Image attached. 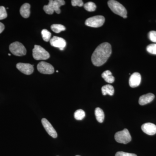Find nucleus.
I'll use <instances>...</instances> for the list:
<instances>
[{
    "label": "nucleus",
    "mask_w": 156,
    "mask_h": 156,
    "mask_svg": "<svg viewBox=\"0 0 156 156\" xmlns=\"http://www.w3.org/2000/svg\"><path fill=\"white\" fill-rule=\"evenodd\" d=\"M86 114L85 112L82 109H78L74 113L75 119L77 120H82L85 118Z\"/></svg>",
    "instance_id": "nucleus-22"
},
{
    "label": "nucleus",
    "mask_w": 156,
    "mask_h": 156,
    "mask_svg": "<svg viewBox=\"0 0 156 156\" xmlns=\"http://www.w3.org/2000/svg\"><path fill=\"white\" fill-rule=\"evenodd\" d=\"M147 50L148 53L156 55V44H151L147 47Z\"/></svg>",
    "instance_id": "nucleus-24"
},
{
    "label": "nucleus",
    "mask_w": 156,
    "mask_h": 156,
    "mask_svg": "<svg viewBox=\"0 0 156 156\" xmlns=\"http://www.w3.org/2000/svg\"><path fill=\"white\" fill-rule=\"evenodd\" d=\"M56 72L58 73V71H57V70L56 71Z\"/></svg>",
    "instance_id": "nucleus-32"
},
{
    "label": "nucleus",
    "mask_w": 156,
    "mask_h": 156,
    "mask_svg": "<svg viewBox=\"0 0 156 156\" xmlns=\"http://www.w3.org/2000/svg\"><path fill=\"white\" fill-rule=\"evenodd\" d=\"M95 115L98 122L102 123L105 119L104 113L100 108H97L95 110Z\"/></svg>",
    "instance_id": "nucleus-17"
},
{
    "label": "nucleus",
    "mask_w": 156,
    "mask_h": 156,
    "mask_svg": "<svg viewBox=\"0 0 156 156\" xmlns=\"http://www.w3.org/2000/svg\"><path fill=\"white\" fill-rule=\"evenodd\" d=\"M76 156H79V155H76Z\"/></svg>",
    "instance_id": "nucleus-33"
},
{
    "label": "nucleus",
    "mask_w": 156,
    "mask_h": 156,
    "mask_svg": "<svg viewBox=\"0 0 156 156\" xmlns=\"http://www.w3.org/2000/svg\"><path fill=\"white\" fill-rule=\"evenodd\" d=\"M71 3L72 6L74 7L77 6L82 7L84 5L83 2L82 0H72Z\"/></svg>",
    "instance_id": "nucleus-27"
},
{
    "label": "nucleus",
    "mask_w": 156,
    "mask_h": 156,
    "mask_svg": "<svg viewBox=\"0 0 156 156\" xmlns=\"http://www.w3.org/2000/svg\"><path fill=\"white\" fill-rule=\"evenodd\" d=\"M9 56H11V55L10 54H9Z\"/></svg>",
    "instance_id": "nucleus-31"
},
{
    "label": "nucleus",
    "mask_w": 156,
    "mask_h": 156,
    "mask_svg": "<svg viewBox=\"0 0 156 156\" xmlns=\"http://www.w3.org/2000/svg\"><path fill=\"white\" fill-rule=\"evenodd\" d=\"M30 5L28 3H25L23 4L20 9V14L23 17L25 18H27L30 15Z\"/></svg>",
    "instance_id": "nucleus-14"
},
{
    "label": "nucleus",
    "mask_w": 156,
    "mask_h": 156,
    "mask_svg": "<svg viewBox=\"0 0 156 156\" xmlns=\"http://www.w3.org/2000/svg\"><path fill=\"white\" fill-rule=\"evenodd\" d=\"M115 138L117 142L127 144L131 140V134L127 129L117 132L115 135Z\"/></svg>",
    "instance_id": "nucleus-6"
},
{
    "label": "nucleus",
    "mask_w": 156,
    "mask_h": 156,
    "mask_svg": "<svg viewBox=\"0 0 156 156\" xmlns=\"http://www.w3.org/2000/svg\"><path fill=\"white\" fill-rule=\"evenodd\" d=\"M8 16L6 9L4 6H0V20L5 19Z\"/></svg>",
    "instance_id": "nucleus-25"
},
{
    "label": "nucleus",
    "mask_w": 156,
    "mask_h": 156,
    "mask_svg": "<svg viewBox=\"0 0 156 156\" xmlns=\"http://www.w3.org/2000/svg\"><path fill=\"white\" fill-rule=\"evenodd\" d=\"M65 2L63 0H55L53 2V5L54 7V11L57 14H60L61 10L59 9L61 6L64 5Z\"/></svg>",
    "instance_id": "nucleus-18"
},
{
    "label": "nucleus",
    "mask_w": 156,
    "mask_h": 156,
    "mask_svg": "<svg viewBox=\"0 0 156 156\" xmlns=\"http://www.w3.org/2000/svg\"><path fill=\"white\" fill-rule=\"evenodd\" d=\"M16 67L21 73L25 75H29L34 72V65L29 63H18Z\"/></svg>",
    "instance_id": "nucleus-9"
},
{
    "label": "nucleus",
    "mask_w": 156,
    "mask_h": 156,
    "mask_svg": "<svg viewBox=\"0 0 156 156\" xmlns=\"http://www.w3.org/2000/svg\"><path fill=\"white\" fill-rule=\"evenodd\" d=\"M9 50L15 56H21L26 54L27 50L24 46L19 42L12 43L9 46Z\"/></svg>",
    "instance_id": "nucleus-4"
},
{
    "label": "nucleus",
    "mask_w": 156,
    "mask_h": 156,
    "mask_svg": "<svg viewBox=\"0 0 156 156\" xmlns=\"http://www.w3.org/2000/svg\"><path fill=\"white\" fill-rule=\"evenodd\" d=\"M37 68L39 72L44 74H52L54 72V69L53 66L46 62L42 61L39 62Z\"/></svg>",
    "instance_id": "nucleus-7"
},
{
    "label": "nucleus",
    "mask_w": 156,
    "mask_h": 156,
    "mask_svg": "<svg viewBox=\"0 0 156 156\" xmlns=\"http://www.w3.org/2000/svg\"><path fill=\"white\" fill-rule=\"evenodd\" d=\"M141 129L145 134L153 135L156 134V126L151 123H146L141 126Z\"/></svg>",
    "instance_id": "nucleus-12"
},
{
    "label": "nucleus",
    "mask_w": 156,
    "mask_h": 156,
    "mask_svg": "<svg viewBox=\"0 0 156 156\" xmlns=\"http://www.w3.org/2000/svg\"><path fill=\"white\" fill-rule=\"evenodd\" d=\"M109 8L115 14L122 17L127 16V11L126 8L119 2L115 0H110L108 2Z\"/></svg>",
    "instance_id": "nucleus-2"
},
{
    "label": "nucleus",
    "mask_w": 156,
    "mask_h": 156,
    "mask_svg": "<svg viewBox=\"0 0 156 156\" xmlns=\"http://www.w3.org/2000/svg\"><path fill=\"white\" fill-rule=\"evenodd\" d=\"M123 18L126 19V18H127V16H125V17H123Z\"/></svg>",
    "instance_id": "nucleus-30"
},
{
    "label": "nucleus",
    "mask_w": 156,
    "mask_h": 156,
    "mask_svg": "<svg viewBox=\"0 0 156 156\" xmlns=\"http://www.w3.org/2000/svg\"><path fill=\"white\" fill-rule=\"evenodd\" d=\"M84 8L89 12H93L96 10V5L95 3L92 2H88L84 5Z\"/></svg>",
    "instance_id": "nucleus-21"
},
{
    "label": "nucleus",
    "mask_w": 156,
    "mask_h": 156,
    "mask_svg": "<svg viewBox=\"0 0 156 156\" xmlns=\"http://www.w3.org/2000/svg\"><path fill=\"white\" fill-rule=\"evenodd\" d=\"M115 156H137L134 154L124 152L123 151L118 152L116 154Z\"/></svg>",
    "instance_id": "nucleus-28"
},
{
    "label": "nucleus",
    "mask_w": 156,
    "mask_h": 156,
    "mask_svg": "<svg viewBox=\"0 0 156 156\" xmlns=\"http://www.w3.org/2000/svg\"><path fill=\"white\" fill-rule=\"evenodd\" d=\"M101 92L104 95H108L112 96L115 92L114 88L110 85H106L101 88Z\"/></svg>",
    "instance_id": "nucleus-16"
},
{
    "label": "nucleus",
    "mask_w": 156,
    "mask_h": 156,
    "mask_svg": "<svg viewBox=\"0 0 156 156\" xmlns=\"http://www.w3.org/2000/svg\"><path fill=\"white\" fill-rule=\"evenodd\" d=\"M41 122L42 125L48 134L53 138H56L57 136V132L50 122L46 119H42Z\"/></svg>",
    "instance_id": "nucleus-10"
},
{
    "label": "nucleus",
    "mask_w": 156,
    "mask_h": 156,
    "mask_svg": "<svg viewBox=\"0 0 156 156\" xmlns=\"http://www.w3.org/2000/svg\"><path fill=\"white\" fill-rule=\"evenodd\" d=\"M148 37L152 42L156 43V31H151L148 34Z\"/></svg>",
    "instance_id": "nucleus-26"
},
{
    "label": "nucleus",
    "mask_w": 156,
    "mask_h": 156,
    "mask_svg": "<svg viewBox=\"0 0 156 156\" xmlns=\"http://www.w3.org/2000/svg\"><path fill=\"white\" fill-rule=\"evenodd\" d=\"M141 75L139 73L136 72L131 75L129 79V83L132 88L138 87L141 82Z\"/></svg>",
    "instance_id": "nucleus-11"
},
{
    "label": "nucleus",
    "mask_w": 156,
    "mask_h": 156,
    "mask_svg": "<svg viewBox=\"0 0 156 156\" xmlns=\"http://www.w3.org/2000/svg\"><path fill=\"white\" fill-rule=\"evenodd\" d=\"M52 31L56 33H59L62 31L66 30V27L64 26L59 24H53L51 26Z\"/></svg>",
    "instance_id": "nucleus-20"
},
{
    "label": "nucleus",
    "mask_w": 156,
    "mask_h": 156,
    "mask_svg": "<svg viewBox=\"0 0 156 156\" xmlns=\"http://www.w3.org/2000/svg\"><path fill=\"white\" fill-rule=\"evenodd\" d=\"M42 38L44 41L48 42L50 41L51 33L47 29H43L41 31Z\"/></svg>",
    "instance_id": "nucleus-23"
},
{
    "label": "nucleus",
    "mask_w": 156,
    "mask_h": 156,
    "mask_svg": "<svg viewBox=\"0 0 156 156\" xmlns=\"http://www.w3.org/2000/svg\"><path fill=\"white\" fill-rule=\"evenodd\" d=\"M101 77L109 83H112L115 81V77L112 75V73L110 71L106 70L104 72L101 74Z\"/></svg>",
    "instance_id": "nucleus-15"
},
{
    "label": "nucleus",
    "mask_w": 156,
    "mask_h": 156,
    "mask_svg": "<svg viewBox=\"0 0 156 156\" xmlns=\"http://www.w3.org/2000/svg\"><path fill=\"white\" fill-rule=\"evenodd\" d=\"M33 56L37 60H47L50 57L48 51L39 45H35L33 50Z\"/></svg>",
    "instance_id": "nucleus-3"
},
{
    "label": "nucleus",
    "mask_w": 156,
    "mask_h": 156,
    "mask_svg": "<svg viewBox=\"0 0 156 156\" xmlns=\"http://www.w3.org/2000/svg\"><path fill=\"white\" fill-rule=\"evenodd\" d=\"M50 44L51 46L58 48L59 50H63L66 45V41L64 39L59 37L54 36L50 39Z\"/></svg>",
    "instance_id": "nucleus-8"
},
{
    "label": "nucleus",
    "mask_w": 156,
    "mask_h": 156,
    "mask_svg": "<svg viewBox=\"0 0 156 156\" xmlns=\"http://www.w3.org/2000/svg\"><path fill=\"white\" fill-rule=\"evenodd\" d=\"M155 96L153 93H149L141 95L139 99V104L140 105H144L150 103L154 98Z\"/></svg>",
    "instance_id": "nucleus-13"
},
{
    "label": "nucleus",
    "mask_w": 156,
    "mask_h": 156,
    "mask_svg": "<svg viewBox=\"0 0 156 156\" xmlns=\"http://www.w3.org/2000/svg\"><path fill=\"white\" fill-rule=\"evenodd\" d=\"M112 53V47L108 43H103L96 48L92 54V62L96 66H100L104 64L110 56Z\"/></svg>",
    "instance_id": "nucleus-1"
},
{
    "label": "nucleus",
    "mask_w": 156,
    "mask_h": 156,
    "mask_svg": "<svg viewBox=\"0 0 156 156\" xmlns=\"http://www.w3.org/2000/svg\"><path fill=\"white\" fill-rule=\"evenodd\" d=\"M105 21L104 17L101 15H98L88 18L86 20L85 24L90 27H97L102 26Z\"/></svg>",
    "instance_id": "nucleus-5"
},
{
    "label": "nucleus",
    "mask_w": 156,
    "mask_h": 156,
    "mask_svg": "<svg viewBox=\"0 0 156 156\" xmlns=\"http://www.w3.org/2000/svg\"><path fill=\"white\" fill-rule=\"evenodd\" d=\"M5 29V26L2 23L0 22V34L2 33Z\"/></svg>",
    "instance_id": "nucleus-29"
},
{
    "label": "nucleus",
    "mask_w": 156,
    "mask_h": 156,
    "mask_svg": "<svg viewBox=\"0 0 156 156\" xmlns=\"http://www.w3.org/2000/svg\"><path fill=\"white\" fill-rule=\"evenodd\" d=\"M53 0H50L49 1V4L47 5L44 6V11L46 12V14H53L54 11V7L53 5Z\"/></svg>",
    "instance_id": "nucleus-19"
}]
</instances>
